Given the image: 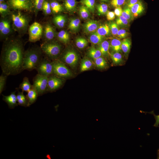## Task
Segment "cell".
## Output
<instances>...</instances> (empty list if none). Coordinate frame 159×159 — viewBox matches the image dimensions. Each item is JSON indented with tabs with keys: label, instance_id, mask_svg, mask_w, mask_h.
I'll return each instance as SVG.
<instances>
[{
	"label": "cell",
	"instance_id": "19",
	"mask_svg": "<svg viewBox=\"0 0 159 159\" xmlns=\"http://www.w3.org/2000/svg\"><path fill=\"white\" fill-rule=\"evenodd\" d=\"M110 44L109 42L104 40L99 44L98 48L101 52L102 55L105 57L108 56L109 54V49Z\"/></svg>",
	"mask_w": 159,
	"mask_h": 159
},
{
	"label": "cell",
	"instance_id": "47",
	"mask_svg": "<svg viewBox=\"0 0 159 159\" xmlns=\"http://www.w3.org/2000/svg\"><path fill=\"white\" fill-rule=\"evenodd\" d=\"M142 112H144V113H150L151 114L153 115L155 119V122L154 124L153 125V126L155 127H159V115H156L155 114L154 112L153 111H152L151 112H147L143 111H141Z\"/></svg>",
	"mask_w": 159,
	"mask_h": 159
},
{
	"label": "cell",
	"instance_id": "39",
	"mask_svg": "<svg viewBox=\"0 0 159 159\" xmlns=\"http://www.w3.org/2000/svg\"><path fill=\"white\" fill-rule=\"evenodd\" d=\"M76 44L79 48L82 49L87 46L88 42L85 38L80 37L76 39Z\"/></svg>",
	"mask_w": 159,
	"mask_h": 159
},
{
	"label": "cell",
	"instance_id": "30",
	"mask_svg": "<svg viewBox=\"0 0 159 159\" xmlns=\"http://www.w3.org/2000/svg\"><path fill=\"white\" fill-rule=\"evenodd\" d=\"M121 42L120 40L117 39H114L111 40L110 46L114 52H120L121 51Z\"/></svg>",
	"mask_w": 159,
	"mask_h": 159
},
{
	"label": "cell",
	"instance_id": "49",
	"mask_svg": "<svg viewBox=\"0 0 159 159\" xmlns=\"http://www.w3.org/2000/svg\"><path fill=\"white\" fill-rule=\"evenodd\" d=\"M123 9L120 7H116L114 10V12L115 14L117 16H120L122 15Z\"/></svg>",
	"mask_w": 159,
	"mask_h": 159
},
{
	"label": "cell",
	"instance_id": "11",
	"mask_svg": "<svg viewBox=\"0 0 159 159\" xmlns=\"http://www.w3.org/2000/svg\"><path fill=\"white\" fill-rule=\"evenodd\" d=\"M59 60L70 66L73 67L77 63L78 57L74 51L72 50H67L62 55Z\"/></svg>",
	"mask_w": 159,
	"mask_h": 159
},
{
	"label": "cell",
	"instance_id": "44",
	"mask_svg": "<svg viewBox=\"0 0 159 159\" xmlns=\"http://www.w3.org/2000/svg\"><path fill=\"white\" fill-rule=\"evenodd\" d=\"M109 26L112 34L113 35H117L119 29L118 26L117 24L112 22L110 23Z\"/></svg>",
	"mask_w": 159,
	"mask_h": 159
},
{
	"label": "cell",
	"instance_id": "42",
	"mask_svg": "<svg viewBox=\"0 0 159 159\" xmlns=\"http://www.w3.org/2000/svg\"><path fill=\"white\" fill-rule=\"evenodd\" d=\"M8 75L3 73L0 76V94H1L5 87Z\"/></svg>",
	"mask_w": 159,
	"mask_h": 159
},
{
	"label": "cell",
	"instance_id": "12",
	"mask_svg": "<svg viewBox=\"0 0 159 159\" xmlns=\"http://www.w3.org/2000/svg\"><path fill=\"white\" fill-rule=\"evenodd\" d=\"M64 80L61 78L52 75L48 77V92L55 91L61 87L63 84Z\"/></svg>",
	"mask_w": 159,
	"mask_h": 159
},
{
	"label": "cell",
	"instance_id": "10",
	"mask_svg": "<svg viewBox=\"0 0 159 159\" xmlns=\"http://www.w3.org/2000/svg\"><path fill=\"white\" fill-rule=\"evenodd\" d=\"M8 16L1 17L0 21V34L1 38H6L10 35L14 30L11 17Z\"/></svg>",
	"mask_w": 159,
	"mask_h": 159
},
{
	"label": "cell",
	"instance_id": "54",
	"mask_svg": "<svg viewBox=\"0 0 159 159\" xmlns=\"http://www.w3.org/2000/svg\"><path fill=\"white\" fill-rule=\"evenodd\" d=\"M127 0L129 1V0Z\"/></svg>",
	"mask_w": 159,
	"mask_h": 159
},
{
	"label": "cell",
	"instance_id": "2",
	"mask_svg": "<svg viewBox=\"0 0 159 159\" xmlns=\"http://www.w3.org/2000/svg\"><path fill=\"white\" fill-rule=\"evenodd\" d=\"M43 53L40 47H33L25 51L23 70L32 71L35 69L43 58Z\"/></svg>",
	"mask_w": 159,
	"mask_h": 159
},
{
	"label": "cell",
	"instance_id": "16",
	"mask_svg": "<svg viewBox=\"0 0 159 159\" xmlns=\"http://www.w3.org/2000/svg\"><path fill=\"white\" fill-rule=\"evenodd\" d=\"M27 93L26 96L28 102L29 106L36 101L39 95L37 91L33 85L31 89Z\"/></svg>",
	"mask_w": 159,
	"mask_h": 159
},
{
	"label": "cell",
	"instance_id": "17",
	"mask_svg": "<svg viewBox=\"0 0 159 159\" xmlns=\"http://www.w3.org/2000/svg\"><path fill=\"white\" fill-rule=\"evenodd\" d=\"M144 9L142 2L139 1L130 8V10L134 17L136 18L143 12Z\"/></svg>",
	"mask_w": 159,
	"mask_h": 159
},
{
	"label": "cell",
	"instance_id": "53",
	"mask_svg": "<svg viewBox=\"0 0 159 159\" xmlns=\"http://www.w3.org/2000/svg\"><path fill=\"white\" fill-rule=\"evenodd\" d=\"M101 0V1H103L106 2V1H108L109 0Z\"/></svg>",
	"mask_w": 159,
	"mask_h": 159
},
{
	"label": "cell",
	"instance_id": "4",
	"mask_svg": "<svg viewBox=\"0 0 159 159\" xmlns=\"http://www.w3.org/2000/svg\"><path fill=\"white\" fill-rule=\"evenodd\" d=\"M40 47L46 57L53 60L57 59L62 49L60 44L52 40L44 41L41 44Z\"/></svg>",
	"mask_w": 159,
	"mask_h": 159
},
{
	"label": "cell",
	"instance_id": "3",
	"mask_svg": "<svg viewBox=\"0 0 159 159\" xmlns=\"http://www.w3.org/2000/svg\"><path fill=\"white\" fill-rule=\"evenodd\" d=\"M11 15L14 30L21 34L25 33L29 26V17L20 11L12 13Z\"/></svg>",
	"mask_w": 159,
	"mask_h": 159
},
{
	"label": "cell",
	"instance_id": "34",
	"mask_svg": "<svg viewBox=\"0 0 159 159\" xmlns=\"http://www.w3.org/2000/svg\"><path fill=\"white\" fill-rule=\"evenodd\" d=\"M122 16L127 19L129 22L134 19V17L131 12L130 9L127 6H125L123 9Z\"/></svg>",
	"mask_w": 159,
	"mask_h": 159
},
{
	"label": "cell",
	"instance_id": "32",
	"mask_svg": "<svg viewBox=\"0 0 159 159\" xmlns=\"http://www.w3.org/2000/svg\"><path fill=\"white\" fill-rule=\"evenodd\" d=\"M88 54L91 58L95 59L102 55L100 51L98 49L94 47H90L88 50Z\"/></svg>",
	"mask_w": 159,
	"mask_h": 159
},
{
	"label": "cell",
	"instance_id": "20",
	"mask_svg": "<svg viewBox=\"0 0 159 159\" xmlns=\"http://www.w3.org/2000/svg\"><path fill=\"white\" fill-rule=\"evenodd\" d=\"M104 37L96 32L91 33L89 37L90 42L94 44H100L104 41Z\"/></svg>",
	"mask_w": 159,
	"mask_h": 159
},
{
	"label": "cell",
	"instance_id": "27",
	"mask_svg": "<svg viewBox=\"0 0 159 159\" xmlns=\"http://www.w3.org/2000/svg\"><path fill=\"white\" fill-rule=\"evenodd\" d=\"M131 42L130 39L128 38L124 39L121 42V49L124 53L126 54H128L130 52Z\"/></svg>",
	"mask_w": 159,
	"mask_h": 159
},
{
	"label": "cell",
	"instance_id": "48",
	"mask_svg": "<svg viewBox=\"0 0 159 159\" xmlns=\"http://www.w3.org/2000/svg\"><path fill=\"white\" fill-rule=\"evenodd\" d=\"M106 17L107 20L111 21L114 19L115 14L113 11H108L106 13Z\"/></svg>",
	"mask_w": 159,
	"mask_h": 159
},
{
	"label": "cell",
	"instance_id": "14",
	"mask_svg": "<svg viewBox=\"0 0 159 159\" xmlns=\"http://www.w3.org/2000/svg\"><path fill=\"white\" fill-rule=\"evenodd\" d=\"M99 26L96 21L91 20L86 22L84 25L83 28L86 33H92L96 32Z\"/></svg>",
	"mask_w": 159,
	"mask_h": 159
},
{
	"label": "cell",
	"instance_id": "28",
	"mask_svg": "<svg viewBox=\"0 0 159 159\" xmlns=\"http://www.w3.org/2000/svg\"><path fill=\"white\" fill-rule=\"evenodd\" d=\"M46 0H32L33 10L36 16L39 11L42 10L43 4Z\"/></svg>",
	"mask_w": 159,
	"mask_h": 159
},
{
	"label": "cell",
	"instance_id": "31",
	"mask_svg": "<svg viewBox=\"0 0 159 159\" xmlns=\"http://www.w3.org/2000/svg\"><path fill=\"white\" fill-rule=\"evenodd\" d=\"M80 65V71L82 72L91 69L93 66V63L90 60L85 58L82 60Z\"/></svg>",
	"mask_w": 159,
	"mask_h": 159
},
{
	"label": "cell",
	"instance_id": "51",
	"mask_svg": "<svg viewBox=\"0 0 159 159\" xmlns=\"http://www.w3.org/2000/svg\"><path fill=\"white\" fill-rule=\"evenodd\" d=\"M157 158L159 159V149L157 151Z\"/></svg>",
	"mask_w": 159,
	"mask_h": 159
},
{
	"label": "cell",
	"instance_id": "33",
	"mask_svg": "<svg viewBox=\"0 0 159 159\" xmlns=\"http://www.w3.org/2000/svg\"><path fill=\"white\" fill-rule=\"evenodd\" d=\"M80 24V21L78 18L71 19L69 22V28L71 30L77 31L79 28Z\"/></svg>",
	"mask_w": 159,
	"mask_h": 159
},
{
	"label": "cell",
	"instance_id": "26",
	"mask_svg": "<svg viewBox=\"0 0 159 159\" xmlns=\"http://www.w3.org/2000/svg\"><path fill=\"white\" fill-rule=\"evenodd\" d=\"M110 31L109 25L105 24L99 26L96 32L100 35L104 37L110 35Z\"/></svg>",
	"mask_w": 159,
	"mask_h": 159
},
{
	"label": "cell",
	"instance_id": "37",
	"mask_svg": "<svg viewBox=\"0 0 159 159\" xmlns=\"http://www.w3.org/2000/svg\"><path fill=\"white\" fill-rule=\"evenodd\" d=\"M79 14L81 17L84 19H87L90 14L89 9L85 6H81L79 9Z\"/></svg>",
	"mask_w": 159,
	"mask_h": 159
},
{
	"label": "cell",
	"instance_id": "7",
	"mask_svg": "<svg viewBox=\"0 0 159 159\" xmlns=\"http://www.w3.org/2000/svg\"><path fill=\"white\" fill-rule=\"evenodd\" d=\"M11 9L15 11L33 10L32 0H7Z\"/></svg>",
	"mask_w": 159,
	"mask_h": 159
},
{
	"label": "cell",
	"instance_id": "13",
	"mask_svg": "<svg viewBox=\"0 0 159 159\" xmlns=\"http://www.w3.org/2000/svg\"><path fill=\"white\" fill-rule=\"evenodd\" d=\"M43 28V34L45 41L52 40L55 37V33L52 26L47 23L45 24Z\"/></svg>",
	"mask_w": 159,
	"mask_h": 159
},
{
	"label": "cell",
	"instance_id": "52",
	"mask_svg": "<svg viewBox=\"0 0 159 159\" xmlns=\"http://www.w3.org/2000/svg\"><path fill=\"white\" fill-rule=\"evenodd\" d=\"M5 1V0H0V3H1Z\"/></svg>",
	"mask_w": 159,
	"mask_h": 159
},
{
	"label": "cell",
	"instance_id": "45",
	"mask_svg": "<svg viewBox=\"0 0 159 159\" xmlns=\"http://www.w3.org/2000/svg\"><path fill=\"white\" fill-rule=\"evenodd\" d=\"M125 2V0H111V4L115 7H120L123 5Z\"/></svg>",
	"mask_w": 159,
	"mask_h": 159
},
{
	"label": "cell",
	"instance_id": "18",
	"mask_svg": "<svg viewBox=\"0 0 159 159\" xmlns=\"http://www.w3.org/2000/svg\"><path fill=\"white\" fill-rule=\"evenodd\" d=\"M53 21L55 25L58 27L62 28L65 24L66 19L64 15L58 14L54 17Z\"/></svg>",
	"mask_w": 159,
	"mask_h": 159
},
{
	"label": "cell",
	"instance_id": "5",
	"mask_svg": "<svg viewBox=\"0 0 159 159\" xmlns=\"http://www.w3.org/2000/svg\"><path fill=\"white\" fill-rule=\"evenodd\" d=\"M53 75L61 78H67L72 76V73L63 62L59 59L52 61Z\"/></svg>",
	"mask_w": 159,
	"mask_h": 159
},
{
	"label": "cell",
	"instance_id": "46",
	"mask_svg": "<svg viewBox=\"0 0 159 159\" xmlns=\"http://www.w3.org/2000/svg\"><path fill=\"white\" fill-rule=\"evenodd\" d=\"M128 35V33L124 29H121L119 30L117 35L120 39L125 38Z\"/></svg>",
	"mask_w": 159,
	"mask_h": 159
},
{
	"label": "cell",
	"instance_id": "15",
	"mask_svg": "<svg viewBox=\"0 0 159 159\" xmlns=\"http://www.w3.org/2000/svg\"><path fill=\"white\" fill-rule=\"evenodd\" d=\"M16 92V91L12 92L8 96L2 95L3 97V100L7 103L9 108L11 109L14 108L18 105L17 103V102Z\"/></svg>",
	"mask_w": 159,
	"mask_h": 159
},
{
	"label": "cell",
	"instance_id": "24",
	"mask_svg": "<svg viewBox=\"0 0 159 159\" xmlns=\"http://www.w3.org/2000/svg\"><path fill=\"white\" fill-rule=\"evenodd\" d=\"M52 12L54 14H57L63 11L62 6L55 0H52L50 1Z\"/></svg>",
	"mask_w": 159,
	"mask_h": 159
},
{
	"label": "cell",
	"instance_id": "1",
	"mask_svg": "<svg viewBox=\"0 0 159 159\" xmlns=\"http://www.w3.org/2000/svg\"><path fill=\"white\" fill-rule=\"evenodd\" d=\"M25 51L22 42L19 39H7L3 44L0 64L2 73L16 75L23 70Z\"/></svg>",
	"mask_w": 159,
	"mask_h": 159
},
{
	"label": "cell",
	"instance_id": "43",
	"mask_svg": "<svg viewBox=\"0 0 159 159\" xmlns=\"http://www.w3.org/2000/svg\"><path fill=\"white\" fill-rule=\"evenodd\" d=\"M97 9L99 13L102 14H106L108 11V6L105 4H99L97 5Z\"/></svg>",
	"mask_w": 159,
	"mask_h": 159
},
{
	"label": "cell",
	"instance_id": "6",
	"mask_svg": "<svg viewBox=\"0 0 159 159\" xmlns=\"http://www.w3.org/2000/svg\"><path fill=\"white\" fill-rule=\"evenodd\" d=\"M48 77L37 74L33 79V87L37 91L39 96L48 92Z\"/></svg>",
	"mask_w": 159,
	"mask_h": 159
},
{
	"label": "cell",
	"instance_id": "25",
	"mask_svg": "<svg viewBox=\"0 0 159 159\" xmlns=\"http://www.w3.org/2000/svg\"><path fill=\"white\" fill-rule=\"evenodd\" d=\"M32 87L30 84L29 79L26 77H24L22 82L20 84L19 88L22 90V92H27Z\"/></svg>",
	"mask_w": 159,
	"mask_h": 159
},
{
	"label": "cell",
	"instance_id": "40",
	"mask_svg": "<svg viewBox=\"0 0 159 159\" xmlns=\"http://www.w3.org/2000/svg\"><path fill=\"white\" fill-rule=\"evenodd\" d=\"M42 10L45 15H48L51 14L52 11L50 1L46 0L44 1L42 7Z\"/></svg>",
	"mask_w": 159,
	"mask_h": 159
},
{
	"label": "cell",
	"instance_id": "22",
	"mask_svg": "<svg viewBox=\"0 0 159 159\" xmlns=\"http://www.w3.org/2000/svg\"><path fill=\"white\" fill-rule=\"evenodd\" d=\"M16 98L18 105L25 107L29 106L26 96L24 95L23 92H20L18 91Z\"/></svg>",
	"mask_w": 159,
	"mask_h": 159
},
{
	"label": "cell",
	"instance_id": "8",
	"mask_svg": "<svg viewBox=\"0 0 159 159\" xmlns=\"http://www.w3.org/2000/svg\"><path fill=\"white\" fill-rule=\"evenodd\" d=\"M35 69L41 75L48 77L53 75L52 62L46 57L43 58Z\"/></svg>",
	"mask_w": 159,
	"mask_h": 159
},
{
	"label": "cell",
	"instance_id": "23",
	"mask_svg": "<svg viewBox=\"0 0 159 159\" xmlns=\"http://www.w3.org/2000/svg\"><path fill=\"white\" fill-rule=\"evenodd\" d=\"M76 0H64V6L66 10L69 12L75 11L76 7Z\"/></svg>",
	"mask_w": 159,
	"mask_h": 159
},
{
	"label": "cell",
	"instance_id": "21",
	"mask_svg": "<svg viewBox=\"0 0 159 159\" xmlns=\"http://www.w3.org/2000/svg\"><path fill=\"white\" fill-rule=\"evenodd\" d=\"M11 8L6 1L0 3V14L1 17H4L11 14Z\"/></svg>",
	"mask_w": 159,
	"mask_h": 159
},
{
	"label": "cell",
	"instance_id": "38",
	"mask_svg": "<svg viewBox=\"0 0 159 159\" xmlns=\"http://www.w3.org/2000/svg\"><path fill=\"white\" fill-rule=\"evenodd\" d=\"M129 21L121 15L116 20V23L118 26L122 27H127L129 26Z\"/></svg>",
	"mask_w": 159,
	"mask_h": 159
},
{
	"label": "cell",
	"instance_id": "9",
	"mask_svg": "<svg viewBox=\"0 0 159 159\" xmlns=\"http://www.w3.org/2000/svg\"><path fill=\"white\" fill-rule=\"evenodd\" d=\"M43 31V27L41 24L37 22L33 23L28 29L29 41L35 42L39 40L42 37Z\"/></svg>",
	"mask_w": 159,
	"mask_h": 159
},
{
	"label": "cell",
	"instance_id": "50",
	"mask_svg": "<svg viewBox=\"0 0 159 159\" xmlns=\"http://www.w3.org/2000/svg\"><path fill=\"white\" fill-rule=\"evenodd\" d=\"M139 1L138 0H129L127 4V6L130 8Z\"/></svg>",
	"mask_w": 159,
	"mask_h": 159
},
{
	"label": "cell",
	"instance_id": "36",
	"mask_svg": "<svg viewBox=\"0 0 159 159\" xmlns=\"http://www.w3.org/2000/svg\"><path fill=\"white\" fill-rule=\"evenodd\" d=\"M113 63L116 64H120L122 62V56L119 52H114L110 54Z\"/></svg>",
	"mask_w": 159,
	"mask_h": 159
},
{
	"label": "cell",
	"instance_id": "35",
	"mask_svg": "<svg viewBox=\"0 0 159 159\" xmlns=\"http://www.w3.org/2000/svg\"><path fill=\"white\" fill-rule=\"evenodd\" d=\"M82 4L87 7L92 12L95 10V0H81Z\"/></svg>",
	"mask_w": 159,
	"mask_h": 159
},
{
	"label": "cell",
	"instance_id": "41",
	"mask_svg": "<svg viewBox=\"0 0 159 159\" xmlns=\"http://www.w3.org/2000/svg\"><path fill=\"white\" fill-rule=\"evenodd\" d=\"M95 61L97 67L100 68H104L107 65L106 61L103 58L101 57L95 59Z\"/></svg>",
	"mask_w": 159,
	"mask_h": 159
},
{
	"label": "cell",
	"instance_id": "29",
	"mask_svg": "<svg viewBox=\"0 0 159 159\" xmlns=\"http://www.w3.org/2000/svg\"><path fill=\"white\" fill-rule=\"evenodd\" d=\"M57 37L60 41L64 44L67 43L69 39V33L64 30H61L57 33Z\"/></svg>",
	"mask_w": 159,
	"mask_h": 159
}]
</instances>
